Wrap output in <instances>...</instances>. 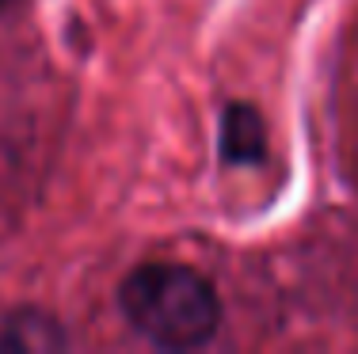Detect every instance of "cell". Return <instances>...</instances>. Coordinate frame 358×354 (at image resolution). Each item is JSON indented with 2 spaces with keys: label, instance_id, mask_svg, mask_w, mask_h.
<instances>
[{
  "label": "cell",
  "instance_id": "6da1fadb",
  "mask_svg": "<svg viewBox=\"0 0 358 354\" xmlns=\"http://www.w3.org/2000/svg\"><path fill=\"white\" fill-rule=\"evenodd\" d=\"M118 305L134 332L164 351L206 347L221 327L217 290L183 263H145L130 271Z\"/></svg>",
  "mask_w": 358,
  "mask_h": 354
},
{
  "label": "cell",
  "instance_id": "7a4b0ae2",
  "mask_svg": "<svg viewBox=\"0 0 358 354\" xmlns=\"http://www.w3.org/2000/svg\"><path fill=\"white\" fill-rule=\"evenodd\" d=\"M69 347L62 320L42 309H15L0 324V351L4 354H57Z\"/></svg>",
  "mask_w": 358,
  "mask_h": 354
},
{
  "label": "cell",
  "instance_id": "3957f363",
  "mask_svg": "<svg viewBox=\"0 0 358 354\" xmlns=\"http://www.w3.org/2000/svg\"><path fill=\"white\" fill-rule=\"evenodd\" d=\"M267 149V126L252 103H229L221 115V160L225 164H255Z\"/></svg>",
  "mask_w": 358,
  "mask_h": 354
},
{
  "label": "cell",
  "instance_id": "277c9868",
  "mask_svg": "<svg viewBox=\"0 0 358 354\" xmlns=\"http://www.w3.org/2000/svg\"><path fill=\"white\" fill-rule=\"evenodd\" d=\"M8 4H12V0H0V8H8Z\"/></svg>",
  "mask_w": 358,
  "mask_h": 354
}]
</instances>
